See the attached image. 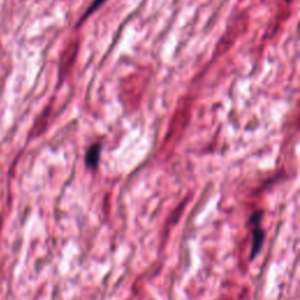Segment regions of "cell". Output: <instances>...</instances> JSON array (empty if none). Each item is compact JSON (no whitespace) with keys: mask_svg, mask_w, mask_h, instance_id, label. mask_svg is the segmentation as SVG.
Segmentation results:
<instances>
[{"mask_svg":"<svg viewBox=\"0 0 300 300\" xmlns=\"http://www.w3.org/2000/svg\"><path fill=\"white\" fill-rule=\"evenodd\" d=\"M249 17L246 13H242L238 15V17L232 21V24L229 26L224 36L222 37L221 41L218 42L217 45V54H222L228 51V49L233 45V42L236 41L238 37L241 36L242 33L244 32L246 26H248Z\"/></svg>","mask_w":300,"mask_h":300,"instance_id":"6da1fadb","label":"cell"},{"mask_svg":"<svg viewBox=\"0 0 300 300\" xmlns=\"http://www.w3.org/2000/svg\"><path fill=\"white\" fill-rule=\"evenodd\" d=\"M261 216H263L261 211H257V213L253 214L252 217H251V223L252 224H255V230H253V244H252V250H251V258H255V257L258 255L261 245H263L264 231L260 229V226H259Z\"/></svg>","mask_w":300,"mask_h":300,"instance_id":"7a4b0ae2","label":"cell"},{"mask_svg":"<svg viewBox=\"0 0 300 300\" xmlns=\"http://www.w3.org/2000/svg\"><path fill=\"white\" fill-rule=\"evenodd\" d=\"M78 49H79V41L78 40L72 41L71 45H69L68 47L66 48L67 56L63 55V63H61V69H65L66 73L72 68V65H73V63H74L76 53H78Z\"/></svg>","mask_w":300,"mask_h":300,"instance_id":"3957f363","label":"cell"},{"mask_svg":"<svg viewBox=\"0 0 300 300\" xmlns=\"http://www.w3.org/2000/svg\"><path fill=\"white\" fill-rule=\"evenodd\" d=\"M100 153H101V147H100V144H94L92 145L91 149L88 150L87 153V165L89 168H96V165H98L99 162V159H100Z\"/></svg>","mask_w":300,"mask_h":300,"instance_id":"277c9868","label":"cell"},{"mask_svg":"<svg viewBox=\"0 0 300 300\" xmlns=\"http://www.w3.org/2000/svg\"><path fill=\"white\" fill-rule=\"evenodd\" d=\"M105 2H106V0H94V2H93V4H92V5L89 6V9H88V11H87V12H86V14H83V17H82V20H83V19H84V18H87V17H88V15H89V14H92V13H93V12H94V11H96V10H98V9H99V7H100V6H101V5H102V4H103V3H105Z\"/></svg>","mask_w":300,"mask_h":300,"instance_id":"5b68a950","label":"cell"}]
</instances>
